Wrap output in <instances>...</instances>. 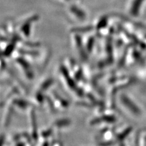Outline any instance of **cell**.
Masks as SVG:
<instances>
[{
  "mask_svg": "<svg viewBox=\"0 0 146 146\" xmlns=\"http://www.w3.org/2000/svg\"><path fill=\"white\" fill-rule=\"evenodd\" d=\"M52 146H62V144L60 142H55Z\"/></svg>",
  "mask_w": 146,
  "mask_h": 146,
  "instance_id": "obj_5",
  "label": "cell"
},
{
  "mask_svg": "<svg viewBox=\"0 0 146 146\" xmlns=\"http://www.w3.org/2000/svg\"><path fill=\"white\" fill-rule=\"evenodd\" d=\"M32 122H33V137L35 139L36 138V119H35V113H34L33 111H32Z\"/></svg>",
  "mask_w": 146,
  "mask_h": 146,
  "instance_id": "obj_4",
  "label": "cell"
},
{
  "mask_svg": "<svg viewBox=\"0 0 146 146\" xmlns=\"http://www.w3.org/2000/svg\"><path fill=\"white\" fill-rule=\"evenodd\" d=\"M71 121L69 119H61L57 120L54 123V124L57 127H64L65 126H68L71 124Z\"/></svg>",
  "mask_w": 146,
  "mask_h": 146,
  "instance_id": "obj_1",
  "label": "cell"
},
{
  "mask_svg": "<svg viewBox=\"0 0 146 146\" xmlns=\"http://www.w3.org/2000/svg\"><path fill=\"white\" fill-rule=\"evenodd\" d=\"M42 146H49V143L48 142H47V141H46V142H44L43 143V144L42 145Z\"/></svg>",
  "mask_w": 146,
  "mask_h": 146,
  "instance_id": "obj_7",
  "label": "cell"
},
{
  "mask_svg": "<svg viewBox=\"0 0 146 146\" xmlns=\"http://www.w3.org/2000/svg\"><path fill=\"white\" fill-rule=\"evenodd\" d=\"M53 83H54V80L52 79H49L46 80L44 82H43V84H42V85L40 86L41 90L42 91L46 90L53 84Z\"/></svg>",
  "mask_w": 146,
  "mask_h": 146,
  "instance_id": "obj_2",
  "label": "cell"
},
{
  "mask_svg": "<svg viewBox=\"0 0 146 146\" xmlns=\"http://www.w3.org/2000/svg\"><path fill=\"white\" fill-rule=\"evenodd\" d=\"M14 104L16 105V106L20 107V108H26L27 106H28V103L27 102L25 101V100H21V99H16L14 100Z\"/></svg>",
  "mask_w": 146,
  "mask_h": 146,
  "instance_id": "obj_3",
  "label": "cell"
},
{
  "mask_svg": "<svg viewBox=\"0 0 146 146\" xmlns=\"http://www.w3.org/2000/svg\"><path fill=\"white\" fill-rule=\"evenodd\" d=\"M16 146H25V144L23 143H21V142H19L16 145Z\"/></svg>",
  "mask_w": 146,
  "mask_h": 146,
  "instance_id": "obj_6",
  "label": "cell"
}]
</instances>
